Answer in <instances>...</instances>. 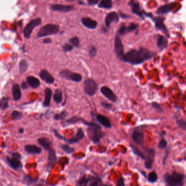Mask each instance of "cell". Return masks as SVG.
<instances>
[{
	"label": "cell",
	"mask_w": 186,
	"mask_h": 186,
	"mask_svg": "<svg viewBox=\"0 0 186 186\" xmlns=\"http://www.w3.org/2000/svg\"><path fill=\"white\" fill-rule=\"evenodd\" d=\"M177 3L175 2H170L168 4L162 5L159 7L156 11V14L158 15L168 14L170 12H172L175 7L177 6Z\"/></svg>",
	"instance_id": "5bb4252c"
},
{
	"label": "cell",
	"mask_w": 186,
	"mask_h": 186,
	"mask_svg": "<svg viewBox=\"0 0 186 186\" xmlns=\"http://www.w3.org/2000/svg\"><path fill=\"white\" fill-rule=\"evenodd\" d=\"M45 99L43 102V106L44 107H48L50 104L51 98L53 94L52 90L49 88H46L44 91Z\"/></svg>",
	"instance_id": "f1b7e54d"
},
{
	"label": "cell",
	"mask_w": 186,
	"mask_h": 186,
	"mask_svg": "<svg viewBox=\"0 0 186 186\" xmlns=\"http://www.w3.org/2000/svg\"><path fill=\"white\" fill-rule=\"evenodd\" d=\"M19 133H23L24 132V129H19Z\"/></svg>",
	"instance_id": "11a10c76"
},
{
	"label": "cell",
	"mask_w": 186,
	"mask_h": 186,
	"mask_svg": "<svg viewBox=\"0 0 186 186\" xmlns=\"http://www.w3.org/2000/svg\"><path fill=\"white\" fill-rule=\"evenodd\" d=\"M62 50L64 53L71 51L73 49V46L70 44L66 43L62 46Z\"/></svg>",
	"instance_id": "ee69618b"
},
{
	"label": "cell",
	"mask_w": 186,
	"mask_h": 186,
	"mask_svg": "<svg viewBox=\"0 0 186 186\" xmlns=\"http://www.w3.org/2000/svg\"><path fill=\"white\" fill-rule=\"evenodd\" d=\"M156 54V52L151 51L144 48H140L139 50L131 49L126 54H124L121 61L133 66L139 65L151 60Z\"/></svg>",
	"instance_id": "6da1fadb"
},
{
	"label": "cell",
	"mask_w": 186,
	"mask_h": 186,
	"mask_svg": "<svg viewBox=\"0 0 186 186\" xmlns=\"http://www.w3.org/2000/svg\"><path fill=\"white\" fill-rule=\"evenodd\" d=\"M128 5L131 7L132 13L139 16L142 20H145V18H147L149 13L141 9L139 2L134 1H131L129 2Z\"/></svg>",
	"instance_id": "8992f818"
},
{
	"label": "cell",
	"mask_w": 186,
	"mask_h": 186,
	"mask_svg": "<svg viewBox=\"0 0 186 186\" xmlns=\"http://www.w3.org/2000/svg\"><path fill=\"white\" fill-rule=\"evenodd\" d=\"M84 90L85 94L89 96H93L98 90V86L92 79H87L84 83Z\"/></svg>",
	"instance_id": "5b68a950"
},
{
	"label": "cell",
	"mask_w": 186,
	"mask_h": 186,
	"mask_svg": "<svg viewBox=\"0 0 186 186\" xmlns=\"http://www.w3.org/2000/svg\"><path fill=\"white\" fill-rule=\"evenodd\" d=\"M184 175L178 172L167 173L164 177L167 186H184Z\"/></svg>",
	"instance_id": "7a4b0ae2"
},
{
	"label": "cell",
	"mask_w": 186,
	"mask_h": 186,
	"mask_svg": "<svg viewBox=\"0 0 186 186\" xmlns=\"http://www.w3.org/2000/svg\"><path fill=\"white\" fill-rule=\"evenodd\" d=\"M41 19L39 18L35 19H33L32 20L30 21L29 23H28L26 25L24 29V36L27 39L30 38L31 35L32 33V31L37 26L41 25Z\"/></svg>",
	"instance_id": "52a82bcc"
},
{
	"label": "cell",
	"mask_w": 186,
	"mask_h": 186,
	"mask_svg": "<svg viewBox=\"0 0 186 186\" xmlns=\"http://www.w3.org/2000/svg\"><path fill=\"white\" fill-rule=\"evenodd\" d=\"M132 137L134 143L140 146H143L144 141V135L143 131L138 129H135L132 133Z\"/></svg>",
	"instance_id": "e0dca14e"
},
{
	"label": "cell",
	"mask_w": 186,
	"mask_h": 186,
	"mask_svg": "<svg viewBox=\"0 0 186 186\" xmlns=\"http://www.w3.org/2000/svg\"><path fill=\"white\" fill-rule=\"evenodd\" d=\"M85 121V119H83V118L77 117V116H73V117H71V119H67L66 123L67 124L69 125V124H75L76 123L78 122H82L83 123Z\"/></svg>",
	"instance_id": "d6a6232c"
},
{
	"label": "cell",
	"mask_w": 186,
	"mask_h": 186,
	"mask_svg": "<svg viewBox=\"0 0 186 186\" xmlns=\"http://www.w3.org/2000/svg\"><path fill=\"white\" fill-rule=\"evenodd\" d=\"M97 53V49L94 46H92L89 50V54L90 58H94L96 57Z\"/></svg>",
	"instance_id": "7bdbcfd3"
},
{
	"label": "cell",
	"mask_w": 186,
	"mask_h": 186,
	"mask_svg": "<svg viewBox=\"0 0 186 186\" xmlns=\"http://www.w3.org/2000/svg\"><path fill=\"white\" fill-rule=\"evenodd\" d=\"M11 156H12L13 158L18 159H20L21 158L20 154H18V153H12L11 154Z\"/></svg>",
	"instance_id": "816d5d0a"
},
{
	"label": "cell",
	"mask_w": 186,
	"mask_h": 186,
	"mask_svg": "<svg viewBox=\"0 0 186 186\" xmlns=\"http://www.w3.org/2000/svg\"><path fill=\"white\" fill-rule=\"evenodd\" d=\"M28 62L25 60H21L20 62L19 63V71L20 73H25L28 68Z\"/></svg>",
	"instance_id": "836d02e7"
},
{
	"label": "cell",
	"mask_w": 186,
	"mask_h": 186,
	"mask_svg": "<svg viewBox=\"0 0 186 186\" xmlns=\"http://www.w3.org/2000/svg\"><path fill=\"white\" fill-rule=\"evenodd\" d=\"M39 76L41 79L42 80L45 81L47 84H53L55 82V79L53 76L51 75L50 73L47 71L45 69L41 70Z\"/></svg>",
	"instance_id": "44dd1931"
},
{
	"label": "cell",
	"mask_w": 186,
	"mask_h": 186,
	"mask_svg": "<svg viewBox=\"0 0 186 186\" xmlns=\"http://www.w3.org/2000/svg\"><path fill=\"white\" fill-rule=\"evenodd\" d=\"M101 92L104 96L107 98L108 100L110 101L113 103H115L117 102V97L115 94V93L111 90L109 87L104 86L101 88Z\"/></svg>",
	"instance_id": "4fadbf2b"
},
{
	"label": "cell",
	"mask_w": 186,
	"mask_h": 186,
	"mask_svg": "<svg viewBox=\"0 0 186 186\" xmlns=\"http://www.w3.org/2000/svg\"><path fill=\"white\" fill-rule=\"evenodd\" d=\"M119 16H121V18L123 19H129L130 18L129 15H127V14H124L122 12L119 11Z\"/></svg>",
	"instance_id": "f907efd6"
},
{
	"label": "cell",
	"mask_w": 186,
	"mask_h": 186,
	"mask_svg": "<svg viewBox=\"0 0 186 186\" xmlns=\"http://www.w3.org/2000/svg\"><path fill=\"white\" fill-rule=\"evenodd\" d=\"M12 93L14 101H18L19 100H20L21 97V92L20 87L18 84H15L13 85Z\"/></svg>",
	"instance_id": "cb8c5ba5"
},
{
	"label": "cell",
	"mask_w": 186,
	"mask_h": 186,
	"mask_svg": "<svg viewBox=\"0 0 186 186\" xmlns=\"http://www.w3.org/2000/svg\"><path fill=\"white\" fill-rule=\"evenodd\" d=\"M57 160L55 151L52 149L48 150V166L50 169H52Z\"/></svg>",
	"instance_id": "d4e9b609"
},
{
	"label": "cell",
	"mask_w": 186,
	"mask_h": 186,
	"mask_svg": "<svg viewBox=\"0 0 186 186\" xmlns=\"http://www.w3.org/2000/svg\"><path fill=\"white\" fill-rule=\"evenodd\" d=\"M151 20L154 23V26L156 29L164 32L167 37H170L169 31L167 29V28H166V25L164 24V21H165L164 18L161 16H157V17L154 16V18L152 19Z\"/></svg>",
	"instance_id": "8fae6325"
},
{
	"label": "cell",
	"mask_w": 186,
	"mask_h": 186,
	"mask_svg": "<svg viewBox=\"0 0 186 186\" xmlns=\"http://www.w3.org/2000/svg\"><path fill=\"white\" fill-rule=\"evenodd\" d=\"M49 8L54 12H61L67 13L73 11L74 9L73 6L63 5L61 4H54L50 6Z\"/></svg>",
	"instance_id": "9a60e30c"
},
{
	"label": "cell",
	"mask_w": 186,
	"mask_h": 186,
	"mask_svg": "<svg viewBox=\"0 0 186 186\" xmlns=\"http://www.w3.org/2000/svg\"><path fill=\"white\" fill-rule=\"evenodd\" d=\"M139 24L136 23H132L128 26H126L124 25L120 26L119 28L117 30V35L118 36H124L130 33L133 32L134 31L137 30L139 28Z\"/></svg>",
	"instance_id": "7c38bea8"
},
{
	"label": "cell",
	"mask_w": 186,
	"mask_h": 186,
	"mask_svg": "<svg viewBox=\"0 0 186 186\" xmlns=\"http://www.w3.org/2000/svg\"><path fill=\"white\" fill-rule=\"evenodd\" d=\"M69 43L70 44H71L73 46H74L76 48H79V46L80 45V40L79 39V38L76 36L72 37L69 38Z\"/></svg>",
	"instance_id": "d590c367"
},
{
	"label": "cell",
	"mask_w": 186,
	"mask_h": 186,
	"mask_svg": "<svg viewBox=\"0 0 186 186\" xmlns=\"http://www.w3.org/2000/svg\"><path fill=\"white\" fill-rule=\"evenodd\" d=\"M61 149H62L63 151L66 152V153L68 154H72L73 152H74V149L73 147H70L69 146L67 145H62L61 146Z\"/></svg>",
	"instance_id": "60d3db41"
},
{
	"label": "cell",
	"mask_w": 186,
	"mask_h": 186,
	"mask_svg": "<svg viewBox=\"0 0 186 186\" xmlns=\"http://www.w3.org/2000/svg\"><path fill=\"white\" fill-rule=\"evenodd\" d=\"M60 30L59 26L55 24H47L39 29L37 33V38H42L56 34Z\"/></svg>",
	"instance_id": "277c9868"
},
{
	"label": "cell",
	"mask_w": 186,
	"mask_h": 186,
	"mask_svg": "<svg viewBox=\"0 0 186 186\" xmlns=\"http://www.w3.org/2000/svg\"><path fill=\"white\" fill-rule=\"evenodd\" d=\"M147 157H145V167L147 169H151L154 162L155 151L154 149H146Z\"/></svg>",
	"instance_id": "2e32d148"
},
{
	"label": "cell",
	"mask_w": 186,
	"mask_h": 186,
	"mask_svg": "<svg viewBox=\"0 0 186 186\" xmlns=\"http://www.w3.org/2000/svg\"><path fill=\"white\" fill-rule=\"evenodd\" d=\"M176 123L180 128L183 129L184 131L186 130V122L185 120H184V119H179L176 121Z\"/></svg>",
	"instance_id": "f6af8a7d"
},
{
	"label": "cell",
	"mask_w": 186,
	"mask_h": 186,
	"mask_svg": "<svg viewBox=\"0 0 186 186\" xmlns=\"http://www.w3.org/2000/svg\"><path fill=\"white\" fill-rule=\"evenodd\" d=\"M60 76L63 78L76 83H79L82 80L83 77L81 74L69 71V70H63L60 72Z\"/></svg>",
	"instance_id": "30bf717a"
},
{
	"label": "cell",
	"mask_w": 186,
	"mask_h": 186,
	"mask_svg": "<svg viewBox=\"0 0 186 186\" xmlns=\"http://www.w3.org/2000/svg\"><path fill=\"white\" fill-rule=\"evenodd\" d=\"M26 81H27L28 84L33 89L38 88L41 85V83H40L39 79H37V78H35L34 76H29L27 77Z\"/></svg>",
	"instance_id": "4316f807"
},
{
	"label": "cell",
	"mask_w": 186,
	"mask_h": 186,
	"mask_svg": "<svg viewBox=\"0 0 186 186\" xmlns=\"http://www.w3.org/2000/svg\"><path fill=\"white\" fill-rule=\"evenodd\" d=\"M87 136L93 143H98L103 136L104 134L101 127L95 123L88 126L87 129Z\"/></svg>",
	"instance_id": "3957f363"
},
{
	"label": "cell",
	"mask_w": 186,
	"mask_h": 186,
	"mask_svg": "<svg viewBox=\"0 0 186 186\" xmlns=\"http://www.w3.org/2000/svg\"><path fill=\"white\" fill-rule=\"evenodd\" d=\"M168 40L165 36L161 35L157 36V46L161 51H163L168 47Z\"/></svg>",
	"instance_id": "ffe728a7"
},
{
	"label": "cell",
	"mask_w": 186,
	"mask_h": 186,
	"mask_svg": "<svg viewBox=\"0 0 186 186\" xmlns=\"http://www.w3.org/2000/svg\"><path fill=\"white\" fill-rule=\"evenodd\" d=\"M116 186H125L124 179L122 177H119L117 180Z\"/></svg>",
	"instance_id": "c3c4849f"
},
{
	"label": "cell",
	"mask_w": 186,
	"mask_h": 186,
	"mask_svg": "<svg viewBox=\"0 0 186 186\" xmlns=\"http://www.w3.org/2000/svg\"><path fill=\"white\" fill-rule=\"evenodd\" d=\"M11 116L13 118V119L16 120V119H20L23 116V114H22V113L19 112L18 111H13L11 113Z\"/></svg>",
	"instance_id": "b9f144b4"
},
{
	"label": "cell",
	"mask_w": 186,
	"mask_h": 186,
	"mask_svg": "<svg viewBox=\"0 0 186 186\" xmlns=\"http://www.w3.org/2000/svg\"><path fill=\"white\" fill-rule=\"evenodd\" d=\"M25 149L26 151L30 154H39L41 152V149L36 145H26L25 147Z\"/></svg>",
	"instance_id": "f546056e"
},
{
	"label": "cell",
	"mask_w": 186,
	"mask_h": 186,
	"mask_svg": "<svg viewBox=\"0 0 186 186\" xmlns=\"http://www.w3.org/2000/svg\"><path fill=\"white\" fill-rule=\"evenodd\" d=\"M114 51L116 58L121 60L124 55V46L119 36L116 35L114 39Z\"/></svg>",
	"instance_id": "9c48e42d"
},
{
	"label": "cell",
	"mask_w": 186,
	"mask_h": 186,
	"mask_svg": "<svg viewBox=\"0 0 186 186\" xmlns=\"http://www.w3.org/2000/svg\"><path fill=\"white\" fill-rule=\"evenodd\" d=\"M119 21V16L116 12H111L106 14L104 22L106 28H109L113 23H118Z\"/></svg>",
	"instance_id": "ac0fdd59"
},
{
	"label": "cell",
	"mask_w": 186,
	"mask_h": 186,
	"mask_svg": "<svg viewBox=\"0 0 186 186\" xmlns=\"http://www.w3.org/2000/svg\"><path fill=\"white\" fill-rule=\"evenodd\" d=\"M81 23L85 28L90 30H94L97 26V22L89 17H85L81 19Z\"/></svg>",
	"instance_id": "d6986e66"
},
{
	"label": "cell",
	"mask_w": 186,
	"mask_h": 186,
	"mask_svg": "<svg viewBox=\"0 0 186 186\" xmlns=\"http://www.w3.org/2000/svg\"><path fill=\"white\" fill-rule=\"evenodd\" d=\"M38 143L41 147H43L45 150L48 151L51 149V146L52 145V143L51 142L50 140L46 138H39L38 140Z\"/></svg>",
	"instance_id": "484cf974"
},
{
	"label": "cell",
	"mask_w": 186,
	"mask_h": 186,
	"mask_svg": "<svg viewBox=\"0 0 186 186\" xmlns=\"http://www.w3.org/2000/svg\"><path fill=\"white\" fill-rule=\"evenodd\" d=\"M21 87H22L23 89H26L28 88L27 83H26L25 82L22 83V84H21Z\"/></svg>",
	"instance_id": "db71d44e"
},
{
	"label": "cell",
	"mask_w": 186,
	"mask_h": 186,
	"mask_svg": "<svg viewBox=\"0 0 186 186\" xmlns=\"http://www.w3.org/2000/svg\"><path fill=\"white\" fill-rule=\"evenodd\" d=\"M157 180H158L157 175L156 172H154V171L150 172L148 175V180L149 182L154 183L157 181Z\"/></svg>",
	"instance_id": "74e56055"
},
{
	"label": "cell",
	"mask_w": 186,
	"mask_h": 186,
	"mask_svg": "<svg viewBox=\"0 0 186 186\" xmlns=\"http://www.w3.org/2000/svg\"><path fill=\"white\" fill-rule=\"evenodd\" d=\"M52 39L50 38H46L43 40V43L45 44H50L52 43Z\"/></svg>",
	"instance_id": "f5cc1de1"
},
{
	"label": "cell",
	"mask_w": 186,
	"mask_h": 186,
	"mask_svg": "<svg viewBox=\"0 0 186 186\" xmlns=\"http://www.w3.org/2000/svg\"><path fill=\"white\" fill-rule=\"evenodd\" d=\"M101 104L102 106L106 110L111 111L115 110V108L111 104L108 103L107 102H102Z\"/></svg>",
	"instance_id": "ab89813d"
},
{
	"label": "cell",
	"mask_w": 186,
	"mask_h": 186,
	"mask_svg": "<svg viewBox=\"0 0 186 186\" xmlns=\"http://www.w3.org/2000/svg\"><path fill=\"white\" fill-rule=\"evenodd\" d=\"M91 176H87L85 175L81 177L76 182L77 186H88L90 184L91 180L92 179Z\"/></svg>",
	"instance_id": "83f0119b"
},
{
	"label": "cell",
	"mask_w": 186,
	"mask_h": 186,
	"mask_svg": "<svg viewBox=\"0 0 186 186\" xmlns=\"http://www.w3.org/2000/svg\"><path fill=\"white\" fill-rule=\"evenodd\" d=\"M53 132L55 133V135L56 136V137H58V139H60L61 140L67 141L69 144H74V143H78L79 141L83 139L84 137V136H85L83 129L81 128H79L78 131H77V133L76 134V136H74L73 137H72L70 139H67L66 138H65L63 136H61L58 133L57 131H55V129L53 130Z\"/></svg>",
	"instance_id": "ba28073f"
},
{
	"label": "cell",
	"mask_w": 186,
	"mask_h": 186,
	"mask_svg": "<svg viewBox=\"0 0 186 186\" xmlns=\"http://www.w3.org/2000/svg\"><path fill=\"white\" fill-rule=\"evenodd\" d=\"M96 119L97 121L99 122L100 124H101L102 126H103L106 128H110L111 127V124L109 119L105 116L98 114V115H97Z\"/></svg>",
	"instance_id": "603a6c76"
},
{
	"label": "cell",
	"mask_w": 186,
	"mask_h": 186,
	"mask_svg": "<svg viewBox=\"0 0 186 186\" xmlns=\"http://www.w3.org/2000/svg\"><path fill=\"white\" fill-rule=\"evenodd\" d=\"M9 101V98L8 97H3L0 100V109L5 110L8 108Z\"/></svg>",
	"instance_id": "e575fe53"
},
{
	"label": "cell",
	"mask_w": 186,
	"mask_h": 186,
	"mask_svg": "<svg viewBox=\"0 0 186 186\" xmlns=\"http://www.w3.org/2000/svg\"><path fill=\"white\" fill-rule=\"evenodd\" d=\"M6 161L8 165L14 169H18L23 167L20 161H19L18 159L13 157L9 158V157H6Z\"/></svg>",
	"instance_id": "7402d4cb"
},
{
	"label": "cell",
	"mask_w": 186,
	"mask_h": 186,
	"mask_svg": "<svg viewBox=\"0 0 186 186\" xmlns=\"http://www.w3.org/2000/svg\"><path fill=\"white\" fill-rule=\"evenodd\" d=\"M130 146H131V149H132V151L133 152L134 154L137 155L140 158L143 159H145V157H145V154L140 151V150L138 149V148H136L135 146H134L133 145H131V144L130 145Z\"/></svg>",
	"instance_id": "8d00e7d4"
},
{
	"label": "cell",
	"mask_w": 186,
	"mask_h": 186,
	"mask_svg": "<svg viewBox=\"0 0 186 186\" xmlns=\"http://www.w3.org/2000/svg\"><path fill=\"white\" fill-rule=\"evenodd\" d=\"M167 146V142L165 139H162L158 143V148L161 149H165Z\"/></svg>",
	"instance_id": "7dc6e473"
},
{
	"label": "cell",
	"mask_w": 186,
	"mask_h": 186,
	"mask_svg": "<svg viewBox=\"0 0 186 186\" xmlns=\"http://www.w3.org/2000/svg\"><path fill=\"white\" fill-rule=\"evenodd\" d=\"M87 3L89 6H92L97 5L99 3V0H88Z\"/></svg>",
	"instance_id": "681fc988"
},
{
	"label": "cell",
	"mask_w": 186,
	"mask_h": 186,
	"mask_svg": "<svg viewBox=\"0 0 186 186\" xmlns=\"http://www.w3.org/2000/svg\"><path fill=\"white\" fill-rule=\"evenodd\" d=\"M67 115V112L66 111H63L62 112L58 114L55 115L54 119L56 120H59V119H64V117H66Z\"/></svg>",
	"instance_id": "bcb514c9"
},
{
	"label": "cell",
	"mask_w": 186,
	"mask_h": 186,
	"mask_svg": "<svg viewBox=\"0 0 186 186\" xmlns=\"http://www.w3.org/2000/svg\"><path fill=\"white\" fill-rule=\"evenodd\" d=\"M99 8L111 9L113 8V2L111 0H102L98 5Z\"/></svg>",
	"instance_id": "4dcf8cb0"
},
{
	"label": "cell",
	"mask_w": 186,
	"mask_h": 186,
	"mask_svg": "<svg viewBox=\"0 0 186 186\" xmlns=\"http://www.w3.org/2000/svg\"><path fill=\"white\" fill-rule=\"evenodd\" d=\"M54 101L57 104L61 103L62 101V92L60 89H56L53 96Z\"/></svg>",
	"instance_id": "1f68e13d"
},
{
	"label": "cell",
	"mask_w": 186,
	"mask_h": 186,
	"mask_svg": "<svg viewBox=\"0 0 186 186\" xmlns=\"http://www.w3.org/2000/svg\"><path fill=\"white\" fill-rule=\"evenodd\" d=\"M152 107L154 109L156 110L159 113H163L164 111L163 108L159 104L157 103L156 102H152L151 103Z\"/></svg>",
	"instance_id": "f35d334b"
}]
</instances>
